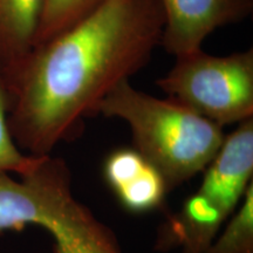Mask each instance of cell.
Segmentation results:
<instances>
[{"instance_id":"obj_1","label":"cell","mask_w":253,"mask_h":253,"mask_svg":"<svg viewBox=\"0 0 253 253\" xmlns=\"http://www.w3.org/2000/svg\"><path fill=\"white\" fill-rule=\"evenodd\" d=\"M160 0H104L72 27L36 45L4 75L8 126L25 154L52 155L161 45Z\"/></svg>"},{"instance_id":"obj_2","label":"cell","mask_w":253,"mask_h":253,"mask_svg":"<svg viewBox=\"0 0 253 253\" xmlns=\"http://www.w3.org/2000/svg\"><path fill=\"white\" fill-rule=\"evenodd\" d=\"M97 114L129 126L134 148L160 171L169 192L203 172L226 135L217 123L169 97L136 89L129 80L104 97Z\"/></svg>"},{"instance_id":"obj_3","label":"cell","mask_w":253,"mask_h":253,"mask_svg":"<svg viewBox=\"0 0 253 253\" xmlns=\"http://www.w3.org/2000/svg\"><path fill=\"white\" fill-rule=\"evenodd\" d=\"M27 226L45 230L54 253H125L112 229L75 197L66 161L52 155L17 178L0 172V235Z\"/></svg>"},{"instance_id":"obj_4","label":"cell","mask_w":253,"mask_h":253,"mask_svg":"<svg viewBox=\"0 0 253 253\" xmlns=\"http://www.w3.org/2000/svg\"><path fill=\"white\" fill-rule=\"evenodd\" d=\"M253 184V118L225 135L219 150L203 171L201 185L177 212L158 226L160 252L205 253L235 213Z\"/></svg>"},{"instance_id":"obj_5","label":"cell","mask_w":253,"mask_h":253,"mask_svg":"<svg viewBox=\"0 0 253 253\" xmlns=\"http://www.w3.org/2000/svg\"><path fill=\"white\" fill-rule=\"evenodd\" d=\"M168 97L220 126L253 118V48L225 56L202 49L176 58L158 79Z\"/></svg>"},{"instance_id":"obj_6","label":"cell","mask_w":253,"mask_h":253,"mask_svg":"<svg viewBox=\"0 0 253 253\" xmlns=\"http://www.w3.org/2000/svg\"><path fill=\"white\" fill-rule=\"evenodd\" d=\"M164 26L161 45L178 56L202 49L204 40L252 12L253 0H160Z\"/></svg>"},{"instance_id":"obj_7","label":"cell","mask_w":253,"mask_h":253,"mask_svg":"<svg viewBox=\"0 0 253 253\" xmlns=\"http://www.w3.org/2000/svg\"><path fill=\"white\" fill-rule=\"evenodd\" d=\"M103 176L119 202L132 213L162 208L168 191L160 171L135 148H119L103 163Z\"/></svg>"},{"instance_id":"obj_8","label":"cell","mask_w":253,"mask_h":253,"mask_svg":"<svg viewBox=\"0 0 253 253\" xmlns=\"http://www.w3.org/2000/svg\"><path fill=\"white\" fill-rule=\"evenodd\" d=\"M45 0H0V67L11 73L33 48Z\"/></svg>"},{"instance_id":"obj_9","label":"cell","mask_w":253,"mask_h":253,"mask_svg":"<svg viewBox=\"0 0 253 253\" xmlns=\"http://www.w3.org/2000/svg\"><path fill=\"white\" fill-rule=\"evenodd\" d=\"M205 253H253V184Z\"/></svg>"},{"instance_id":"obj_10","label":"cell","mask_w":253,"mask_h":253,"mask_svg":"<svg viewBox=\"0 0 253 253\" xmlns=\"http://www.w3.org/2000/svg\"><path fill=\"white\" fill-rule=\"evenodd\" d=\"M103 1L104 0H45L33 47L81 21Z\"/></svg>"},{"instance_id":"obj_11","label":"cell","mask_w":253,"mask_h":253,"mask_svg":"<svg viewBox=\"0 0 253 253\" xmlns=\"http://www.w3.org/2000/svg\"><path fill=\"white\" fill-rule=\"evenodd\" d=\"M40 158L25 154L13 140L8 126V93L0 67V172L21 176L33 169Z\"/></svg>"}]
</instances>
